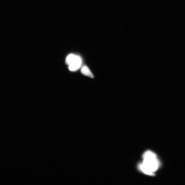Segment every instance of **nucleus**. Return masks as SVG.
Listing matches in <instances>:
<instances>
[{
  "instance_id": "obj_1",
  "label": "nucleus",
  "mask_w": 185,
  "mask_h": 185,
  "mask_svg": "<svg viewBox=\"0 0 185 185\" xmlns=\"http://www.w3.org/2000/svg\"><path fill=\"white\" fill-rule=\"evenodd\" d=\"M143 162L139 165L140 169L145 174L154 175V172L157 170L159 166L156 154L152 151H147L143 154Z\"/></svg>"
},
{
  "instance_id": "obj_2",
  "label": "nucleus",
  "mask_w": 185,
  "mask_h": 185,
  "mask_svg": "<svg viewBox=\"0 0 185 185\" xmlns=\"http://www.w3.org/2000/svg\"><path fill=\"white\" fill-rule=\"evenodd\" d=\"M66 63L68 65H76L81 66L82 60L81 58L78 56L73 54L69 55L66 59Z\"/></svg>"
},
{
  "instance_id": "obj_3",
  "label": "nucleus",
  "mask_w": 185,
  "mask_h": 185,
  "mask_svg": "<svg viewBox=\"0 0 185 185\" xmlns=\"http://www.w3.org/2000/svg\"><path fill=\"white\" fill-rule=\"evenodd\" d=\"M81 72L83 75L85 76H88L91 78H93L94 77L91 71L86 66H84L82 68Z\"/></svg>"
}]
</instances>
